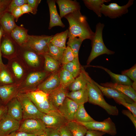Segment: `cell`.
Returning <instances> with one entry per match:
<instances>
[{
	"mask_svg": "<svg viewBox=\"0 0 136 136\" xmlns=\"http://www.w3.org/2000/svg\"><path fill=\"white\" fill-rule=\"evenodd\" d=\"M45 59V69L46 71L55 72L58 69L60 63L50 56L47 54L43 55Z\"/></svg>",
	"mask_w": 136,
	"mask_h": 136,
	"instance_id": "cell-34",
	"label": "cell"
},
{
	"mask_svg": "<svg viewBox=\"0 0 136 136\" xmlns=\"http://www.w3.org/2000/svg\"><path fill=\"white\" fill-rule=\"evenodd\" d=\"M83 40L80 38H69L67 43L76 57L78 56V53L81 45Z\"/></svg>",
	"mask_w": 136,
	"mask_h": 136,
	"instance_id": "cell-37",
	"label": "cell"
},
{
	"mask_svg": "<svg viewBox=\"0 0 136 136\" xmlns=\"http://www.w3.org/2000/svg\"><path fill=\"white\" fill-rule=\"evenodd\" d=\"M66 125L73 136H84L87 130L84 126L74 120L68 121Z\"/></svg>",
	"mask_w": 136,
	"mask_h": 136,
	"instance_id": "cell-29",
	"label": "cell"
},
{
	"mask_svg": "<svg viewBox=\"0 0 136 136\" xmlns=\"http://www.w3.org/2000/svg\"><path fill=\"white\" fill-rule=\"evenodd\" d=\"M93 80L90 77L87 83L86 88L88 92V102L101 107L110 115H117L119 111L116 106L111 105L106 102L102 93Z\"/></svg>",
	"mask_w": 136,
	"mask_h": 136,
	"instance_id": "cell-2",
	"label": "cell"
},
{
	"mask_svg": "<svg viewBox=\"0 0 136 136\" xmlns=\"http://www.w3.org/2000/svg\"><path fill=\"white\" fill-rule=\"evenodd\" d=\"M66 97L79 104H84L88 102V92L86 88L79 90L68 92Z\"/></svg>",
	"mask_w": 136,
	"mask_h": 136,
	"instance_id": "cell-25",
	"label": "cell"
},
{
	"mask_svg": "<svg viewBox=\"0 0 136 136\" xmlns=\"http://www.w3.org/2000/svg\"><path fill=\"white\" fill-rule=\"evenodd\" d=\"M47 2L48 6L50 15L49 29H50L53 27L56 26L64 27L65 25L62 22L61 18L57 12L55 4V1L48 0Z\"/></svg>",
	"mask_w": 136,
	"mask_h": 136,
	"instance_id": "cell-20",
	"label": "cell"
},
{
	"mask_svg": "<svg viewBox=\"0 0 136 136\" xmlns=\"http://www.w3.org/2000/svg\"><path fill=\"white\" fill-rule=\"evenodd\" d=\"M59 77L61 86L66 88L75 79L70 72L62 68L59 72Z\"/></svg>",
	"mask_w": 136,
	"mask_h": 136,
	"instance_id": "cell-36",
	"label": "cell"
},
{
	"mask_svg": "<svg viewBox=\"0 0 136 136\" xmlns=\"http://www.w3.org/2000/svg\"><path fill=\"white\" fill-rule=\"evenodd\" d=\"M81 67L78 56L72 61L63 65L62 68L68 71L75 78L80 74Z\"/></svg>",
	"mask_w": 136,
	"mask_h": 136,
	"instance_id": "cell-32",
	"label": "cell"
},
{
	"mask_svg": "<svg viewBox=\"0 0 136 136\" xmlns=\"http://www.w3.org/2000/svg\"><path fill=\"white\" fill-rule=\"evenodd\" d=\"M45 72H37L29 74L27 77L24 88L29 89L30 87H34L40 83L46 76Z\"/></svg>",
	"mask_w": 136,
	"mask_h": 136,
	"instance_id": "cell-28",
	"label": "cell"
},
{
	"mask_svg": "<svg viewBox=\"0 0 136 136\" xmlns=\"http://www.w3.org/2000/svg\"><path fill=\"white\" fill-rule=\"evenodd\" d=\"M2 105V104H1V101H0V106L2 105Z\"/></svg>",
	"mask_w": 136,
	"mask_h": 136,
	"instance_id": "cell-57",
	"label": "cell"
},
{
	"mask_svg": "<svg viewBox=\"0 0 136 136\" xmlns=\"http://www.w3.org/2000/svg\"><path fill=\"white\" fill-rule=\"evenodd\" d=\"M27 4L31 8L32 11V14H36L38 11V7L41 1V0H27Z\"/></svg>",
	"mask_w": 136,
	"mask_h": 136,
	"instance_id": "cell-44",
	"label": "cell"
},
{
	"mask_svg": "<svg viewBox=\"0 0 136 136\" xmlns=\"http://www.w3.org/2000/svg\"><path fill=\"white\" fill-rule=\"evenodd\" d=\"M121 74L127 77L133 81V82H136V64L129 69L122 71Z\"/></svg>",
	"mask_w": 136,
	"mask_h": 136,
	"instance_id": "cell-39",
	"label": "cell"
},
{
	"mask_svg": "<svg viewBox=\"0 0 136 136\" xmlns=\"http://www.w3.org/2000/svg\"><path fill=\"white\" fill-rule=\"evenodd\" d=\"M86 6L88 9L92 10L98 17H101L100 9L102 5L105 3L110 2V0H83Z\"/></svg>",
	"mask_w": 136,
	"mask_h": 136,
	"instance_id": "cell-30",
	"label": "cell"
},
{
	"mask_svg": "<svg viewBox=\"0 0 136 136\" xmlns=\"http://www.w3.org/2000/svg\"><path fill=\"white\" fill-rule=\"evenodd\" d=\"M28 30L25 28L18 25L12 31L10 35L15 41L20 46L26 43L28 37Z\"/></svg>",
	"mask_w": 136,
	"mask_h": 136,
	"instance_id": "cell-24",
	"label": "cell"
},
{
	"mask_svg": "<svg viewBox=\"0 0 136 136\" xmlns=\"http://www.w3.org/2000/svg\"><path fill=\"white\" fill-rule=\"evenodd\" d=\"M22 120L18 130L36 135L45 132L46 127L40 119L32 118Z\"/></svg>",
	"mask_w": 136,
	"mask_h": 136,
	"instance_id": "cell-9",
	"label": "cell"
},
{
	"mask_svg": "<svg viewBox=\"0 0 136 136\" xmlns=\"http://www.w3.org/2000/svg\"><path fill=\"white\" fill-rule=\"evenodd\" d=\"M21 11L23 15L25 13H31L32 14V11L30 7L27 4H24L21 7Z\"/></svg>",
	"mask_w": 136,
	"mask_h": 136,
	"instance_id": "cell-53",
	"label": "cell"
},
{
	"mask_svg": "<svg viewBox=\"0 0 136 136\" xmlns=\"http://www.w3.org/2000/svg\"><path fill=\"white\" fill-rule=\"evenodd\" d=\"M7 114L21 122L23 119V113L21 103L17 97L12 99L6 105Z\"/></svg>",
	"mask_w": 136,
	"mask_h": 136,
	"instance_id": "cell-18",
	"label": "cell"
},
{
	"mask_svg": "<svg viewBox=\"0 0 136 136\" xmlns=\"http://www.w3.org/2000/svg\"><path fill=\"white\" fill-rule=\"evenodd\" d=\"M67 92V88L60 86L48 94L49 99L51 104L58 111L59 107L66 97Z\"/></svg>",
	"mask_w": 136,
	"mask_h": 136,
	"instance_id": "cell-17",
	"label": "cell"
},
{
	"mask_svg": "<svg viewBox=\"0 0 136 136\" xmlns=\"http://www.w3.org/2000/svg\"><path fill=\"white\" fill-rule=\"evenodd\" d=\"M20 122L7 114L0 122V136L7 135L18 130Z\"/></svg>",
	"mask_w": 136,
	"mask_h": 136,
	"instance_id": "cell-13",
	"label": "cell"
},
{
	"mask_svg": "<svg viewBox=\"0 0 136 136\" xmlns=\"http://www.w3.org/2000/svg\"><path fill=\"white\" fill-rule=\"evenodd\" d=\"M65 49L55 46L50 42L48 45V52L47 54L51 56L60 63H61Z\"/></svg>",
	"mask_w": 136,
	"mask_h": 136,
	"instance_id": "cell-35",
	"label": "cell"
},
{
	"mask_svg": "<svg viewBox=\"0 0 136 136\" xmlns=\"http://www.w3.org/2000/svg\"><path fill=\"white\" fill-rule=\"evenodd\" d=\"M116 103L121 105L130 111L133 114L136 116V102L132 103H130L125 101L119 100L115 101Z\"/></svg>",
	"mask_w": 136,
	"mask_h": 136,
	"instance_id": "cell-43",
	"label": "cell"
},
{
	"mask_svg": "<svg viewBox=\"0 0 136 136\" xmlns=\"http://www.w3.org/2000/svg\"><path fill=\"white\" fill-rule=\"evenodd\" d=\"M0 81L6 84H11L13 82L11 76L5 70H2L0 72Z\"/></svg>",
	"mask_w": 136,
	"mask_h": 136,
	"instance_id": "cell-42",
	"label": "cell"
},
{
	"mask_svg": "<svg viewBox=\"0 0 136 136\" xmlns=\"http://www.w3.org/2000/svg\"><path fill=\"white\" fill-rule=\"evenodd\" d=\"M61 136H73L66 125L58 129Z\"/></svg>",
	"mask_w": 136,
	"mask_h": 136,
	"instance_id": "cell-49",
	"label": "cell"
},
{
	"mask_svg": "<svg viewBox=\"0 0 136 136\" xmlns=\"http://www.w3.org/2000/svg\"><path fill=\"white\" fill-rule=\"evenodd\" d=\"M64 17L68 21L69 26L68 38H80L83 40L87 39L91 41L94 33L91 29L86 17L82 15L80 10L70 13Z\"/></svg>",
	"mask_w": 136,
	"mask_h": 136,
	"instance_id": "cell-1",
	"label": "cell"
},
{
	"mask_svg": "<svg viewBox=\"0 0 136 136\" xmlns=\"http://www.w3.org/2000/svg\"><path fill=\"white\" fill-rule=\"evenodd\" d=\"M12 0H0V17L7 11L9 5Z\"/></svg>",
	"mask_w": 136,
	"mask_h": 136,
	"instance_id": "cell-45",
	"label": "cell"
},
{
	"mask_svg": "<svg viewBox=\"0 0 136 136\" xmlns=\"http://www.w3.org/2000/svg\"><path fill=\"white\" fill-rule=\"evenodd\" d=\"M133 0H129L125 5L122 6L116 3H112L108 5L103 4L100 9L101 14L106 17L115 19L121 16L128 12V8L133 3Z\"/></svg>",
	"mask_w": 136,
	"mask_h": 136,
	"instance_id": "cell-7",
	"label": "cell"
},
{
	"mask_svg": "<svg viewBox=\"0 0 136 136\" xmlns=\"http://www.w3.org/2000/svg\"><path fill=\"white\" fill-rule=\"evenodd\" d=\"M68 31V29H67L64 31L56 34L53 36L50 43L55 46L65 49Z\"/></svg>",
	"mask_w": 136,
	"mask_h": 136,
	"instance_id": "cell-33",
	"label": "cell"
},
{
	"mask_svg": "<svg viewBox=\"0 0 136 136\" xmlns=\"http://www.w3.org/2000/svg\"><path fill=\"white\" fill-rule=\"evenodd\" d=\"M94 84L101 90L103 95L109 98H113L115 101L119 100L130 103L135 102L132 99L126 95L112 88L101 86L94 80Z\"/></svg>",
	"mask_w": 136,
	"mask_h": 136,
	"instance_id": "cell-14",
	"label": "cell"
},
{
	"mask_svg": "<svg viewBox=\"0 0 136 136\" xmlns=\"http://www.w3.org/2000/svg\"><path fill=\"white\" fill-rule=\"evenodd\" d=\"M25 93L42 112L48 114L58 111L51 104L48 94L37 90L28 91Z\"/></svg>",
	"mask_w": 136,
	"mask_h": 136,
	"instance_id": "cell-4",
	"label": "cell"
},
{
	"mask_svg": "<svg viewBox=\"0 0 136 136\" xmlns=\"http://www.w3.org/2000/svg\"><path fill=\"white\" fill-rule=\"evenodd\" d=\"M11 13L14 17L15 21H17L19 18L23 15L21 7H17L14 8L12 10Z\"/></svg>",
	"mask_w": 136,
	"mask_h": 136,
	"instance_id": "cell-48",
	"label": "cell"
},
{
	"mask_svg": "<svg viewBox=\"0 0 136 136\" xmlns=\"http://www.w3.org/2000/svg\"><path fill=\"white\" fill-rule=\"evenodd\" d=\"M76 57L71 49L67 46L64 51L61 63L65 64L73 61Z\"/></svg>",
	"mask_w": 136,
	"mask_h": 136,
	"instance_id": "cell-38",
	"label": "cell"
},
{
	"mask_svg": "<svg viewBox=\"0 0 136 136\" xmlns=\"http://www.w3.org/2000/svg\"><path fill=\"white\" fill-rule=\"evenodd\" d=\"M45 132L47 136H61L58 129L46 128Z\"/></svg>",
	"mask_w": 136,
	"mask_h": 136,
	"instance_id": "cell-47",
	"label": "cell"
},
{
	"mask_svg": "<svg viewBox=\"0 0 136 136\" xmlns=\"http://www.w3.org/2000/svg\"><path fill=\"white\" fill-rule=\"evenodd\" d=\"M3 35L0 36V67H3L4 66V64L2 62V54L1 49V41Z\"/></svg>",
	"mask_w": 136,
	"mask_h": 136,
	"instance_id": "cell-54",
	"label": "cell"
},
{
	"mask_svg": "<svg viewBox=\"0 0 136 136\" xmlns=\"http://www.w3.org/2000/svg\"><path fill=\"white\" fill-rule=\"evenodd\" d=\"M36 136H47L46 133L44 132V133H41L40 134L36 135Z\"/></svg>",
	"mask_w": 136,
	"mask_h": 136,
	"instance_id": "cell-55",
	"label": "cell"
},
{
	"mask_svg": "<svg viewBox=\"0 0 136 136\" xmlns=\"http://www.w3.org/2000/svg\"><path fill=\"white\" fill-rule=\"evenodd\" d=\"M18 87L13 85L0 86V98L3 105H6L13 98L18 94Z\"/></svg>",
	"mask_w": 136,
	"mask_h": 136,
	"instance_id": "cell-22",
	"label": "cell"
},
{
	"mask_svg": "<svg viewBox=\"0 0 136 136\" xmlns=\"http://www.w3.org/2000/svg\"><path fill=\"white\" fill-rule=\"evenodd\" d=\"M92 67L101 69L105 71L110 76L114 83L131 86L132 82L127 76L123 75L114 73L110 70L104 67L100 66H92Z\"/></svg>",
	"mask_w": 136,
	"mask_h": 136,
	"instance_id": "cell-26",
	"label": "cell"
},
{
	"mask_svg": "<svg viewBox=\"0 0 136 136\" xmlns=\"http://www.w3.org/2000/svg\"><path fill=\"white\" fill-rule=\"evenodd\" d=\"M16 97L21 105L23 119H40L44 114L40 111L25 93H18Z\"/></svg>",
	"mask_w": 136,
	"mask_h": 136,
	"instance_id": "cell-6",
	"label": "cell"
},
{
	"mask_svg": "<svg viewBox=\"0 0 136 136\" xmlns=\"http://www.w3.org/2000/svg\"><path fill=\"white\" fill-rule=\"evenodd\" d=\"M56 2L59 8L60 16L61 18L74 12L80 10L79 3L76 0H56Z\"/></svg>",
	"mask_w": 136,
	"mask_h": 136,
	"instance_id": "cell-16",
	"label": "cell"
},
{
	"mask_svg": "<svg viewBox=\"0 0 136 136\" xmlns=\"http://www.w3.org/2000/svg\"><path fill=\"white\" fill-rule=\"evenodd\" d=\"M90 77L82 67L81 72L74 81L70 84L67 88L71 91H76L86 88L87 83Z\"/></svg>",
	"mask_w": 136,
	"mask_h": 136,
	"instance_id": "cell-21",
	"label": "cell"
},
{
	"mask_svg": "<svg viewBox=\"0 0 136 136\" xmlns=\"http://www.w3.org/2000/svg\"><path fill=\"white\" fill-rule=\"evenodd\" d=\"M101 86L114 89L126 95L136 102V92L131 86L119 84L111 82H107L100 84Z\"/></svg>",
	"mask_w": 136,
	"mask_h": 136,
	"instance_id": "cell-19",
	"label": "cell"
},
{
	"mask_svg": "<svg viewBox=\"0 0 136 136\" xmlns=\"http://www.w3.org/2000/svg\"><path fill=\"white\" fill-rule=\"evenodd\" d=\"M36 135L29 134L23 131L17 130L10 134L9 136H36Z\"/></svg>",
	"mask_w": 136,
	"mask_h": 136,
	"instance_id": "cell-52",
	"label": "cell"
},
{
	"mask_svg": "<svg viewBox=\"0 0 136 136\" xmlns=\"http://www.w3.org/2000/svg\"><path fill=\"white\" fill-rule=\"evenodd\" d=\"M77 122L84 126L87 130H98L113 136L117 133L115 125L110 117L101 122L95 120L88 122Z\"/></svg>",
	"mask_w": 136,
	"mask_h": 136,
	"instance_id": "cell-8",
	"label": "cell"
},
{
	"mask_svg": "<svg viewBox=\"0 0 136 136\" xmlns=\"http://www.w3.org/2000/svg\"><path fill=\"white\" fill-rule=\"evenodd\" d=\"M104 26V23L100 22L98 23L96 25L95 31L91 41V50L87 61V65L96 57L101 55H112L115 53L114 51L108 49L104 43L102 32Z\"/></svg>",
	"mask_w": 136,
	"mask_h": 136,
	"instance_id": "cell-3",
	"label": "cell"
},
{
	"mask_svg": "<svg viewBox=\"0 0 136 136\" xmlns=\"http://www.w3.org/2000/svg\"><path fill=\"white\" fill-rule=\"evenodd\" d=\"M59 72L57 71L53 72L46 80L38 86L36 90L48 94L59 87L61 86Z\"/></svg>",
	"mask_w": 136,
	"mask_h": 136,
	"instance_id": "cell-11",
	"label": "cell"
},
{
	"mask_svg": "<svg viewBox=\"0 0 136 136\" xmlns=\"http://www.w3.org/2000/svg\"><path fill=\"white\" fill-rule=\"evenodd\" d=\"M25 50L22 53L24 59L29 65L33 67L38 66L40 64L39 57L38 54L34 51L25 46Z\"/></svg>",
	"mask_w": 136,
	"mask_h": 136,
	"instance_id": "cell-27",
	"label": "cell"
},
{
	"mask_svg": "<svg viewBox=\"0 0 136 136\" xmlns=\"http://www.w3.org/2000/svg\"><path fill=\"white\" fill-rule=\"evenodd\" d=\"M7 114V108L6 105L0 106V122Z\"/></svg>",
	"mask_w": 136,
	"mask_h": 136,
	"instance_id": "cell-51",
	"label": "cell"
},
{
	"mask_svg": "<svg viewBox=\"0 0 136 136\" xmlns=\"http://www.w3.org/2000/svg\"><path fill=\"white\" fill-rule=\"evenodd\" d=\"M53 35H28L27 40L23 46L32 49L38 54L43 55L48 52V45Z\"/></svg>",
	"mask_w": 136,
	"mask_h": 136,
	"instance_id": "cell-5",
	"label": "cell"
},
{
	"mask_svg": "<svg viewBox=\"0 0 136 136\" xmlns=\"http://www.w3.org/2000/svg\"><path fill=\"white\" fill-rule=\"evenodd\" d=\"M84 104H80L74 116V120L77 122H88L95 121L87 113Z\"/></svg>",
	"mask_w": 136,
	"mask_h": 136,
	"instance_id": "cell-31",
	"label": "cell"
},
{
	"mask_svg": "<svg viewBox=\"0 0 136 136\" xmlns=\"http://www.w3.org/2000/svg\"><path fill=\"white\" fill-rule=\"evenodd\" d=\"M122 113L128 117L131 121L135 128H136V116L132 114L128 110H123Z\"/></svg>",
	"mask_w": 136,
	"mask_h": 136,
	"instance_id": "cell-46",
	"label": "cell"
},
{
	"mask_svg": "<svg viewBox=\"0 0 136 136\" xmlns=\"http://www.w3.org/2000/svg\"><path fill=\"white\" fill-rule=\"evenodd\" d=\"M0 24L4 32L10 34L17 26L14 17L11 13L7 11L0 17Z\"/></svg>",
	"mask_w": 136,
	"mask_h": 136,
	"instance_id": "cell-23",
	"label": "cell"
},
{
	"mask_svg": "<svg viewBox=\"0 0 136 136\" xmlns=\"http://www.w3.org/2000/svg\"><path fill=\"white\" fill-rule=\"evenodd\" d=\"M9 135H7L4 136H9Z\"/></svg>",
	"mask_w": 136,
	"mask_h": 136,
	"instance_id": "cell-58",
	"label": "cell"
},
{
	"mask_svg": "<svg viewBox=\"0 0 136 136\" xmlns=\"http://www.w3.org/2000/svg\"><path fill=\"white\" fill-rule=\"evenodd\" d=\"M27 4V0H12L9 5L7 12L11 13L14 8L19 7H21L24 4Z\"/></svg>",
	"mask_w": 136,
	"mask_h": 136,
	"instance_id": "cell-41",
	"label": "cell"
},
{
	"mask_svg": "<svg viewBox=\"0 0 136 136\" xmlns=\"http://www.w3.org/2000/svg\"><path fill=\"white\" fill-rule=\"evenodd\" d=\"M40 119L46 128L58 129L66 125L68 122L58 111L44 114Z\"/></svg>",
	"mask_w": 136,
	"mask_h": 136,
	"instance_id": "cell-10",
	"label": "cell"
},
{
	"mask_svg": "<svg viewBox=\"0 0 136 136\" xmlns=\"http://www.w3.org/2000/svg\"><path fill=\"white\" fill-rule=\"evenodd\" d=\"M2 37L1 45V52L4 55L8 56H12L16 55V47L18 45L10 34L5 33L3 32Z\"/></svg>",
	"mask_w": 136,
	"mask_h": 136,
	"instance_id": "cell-15",
	"label": "cell"
},
{
	"mask_svg": "<svg viewBox=\"0 0 136 136\" xmlns=\"http://www.w3.org/2000/svg\"><path fill=\"white\" fill-rule=\"evenodd\" d=\"M106 133L103 131L96 130H87L85 136H102Z\"/></svg>",
	"mask_w": 136,
	"mask_h": 136,
	"instance_id": "cell-50",
	"label": "cell"
},
{
	"mask_svg": "<svg viewBox=\"0 0 136 136\" xmlns=\"http://www.w3.org/2000/svg\"><path fill=\"white\" fill-rule=\"evenodd\" d=\"M12 67L15 76L18 79H20L24 73L23 69L21 66L18 63L15 61L12 63Z\"/></svg>",
	"mask_w": 136,
	"mask_h": 136,
	"instance_id": "cell-40",
	"label": "cell"
},
{
	"mask_svg": "<svg viewBox=\"0 0 136 136\" xmlns=\"http://www.w3.org/2000/svg\"><path fill=\"white\" fill-rule=\"evenodd\" d=\"M3 33V31L2 27L1 26L0 29V36Z\"/></svg>",
	"mask_w": 136,
	"mask_h": 136,
	"instance_id": "cell-56",
	"label": "cell"
},
{
	"mask_svg": "<svg viewBox=\"0 0 136 136\" xmlns=\"http://www.w3.org/2000/svg\"><path fill=\"white\" fill-rule=\"evenodd\" d=\"M79 105L66 97L58 110L68 122L74 121L75 113Z\"/></svg>",
	"mask_w": 136,
	"mask_h": 136,
	"instance_id": "cell-12",
	"label": "cell"
}]
</instances>
